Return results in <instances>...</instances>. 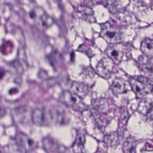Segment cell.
I'll return each instance as SVG.
<instances>
[{"instance_id":"1","label":"cell","mask_w":153,"mask_h":153,"mask_svg":"<svg viewBox=\"0 0 153 153\" xmlns=\"http://www.w3.org/2000/svg\"><path fill=\"white\" fill-rule=\"evenodd\" d=\"M130 84L131 89L138 97L153 94V78L136 76L131 78Z\"/></svg>"},{"instance_id":"7","label":"cell","mask_w":153,"mask_h":153,"mask_svg":"<svg viewBox=\"0 0 153 153\" xmlns=\"http://www.w3.org/2000/svg\"><path fill=\"white\" fill-rule=\"evenodd\" d=\"M138 61L139 67L145 76L153 78V58L141 55L139 58Z\"/></svg>"},{"instance_id":"22","label":"cell","mask_w":153,"mask_h":153,"mask_svg":"<svg viewBox=\"0 0 153 153\" xmlns=\"http://www.w3.org/2000/svg\"><path fill=\"white\" fill-rule=\"evenodd\" d=\"M78 51L87 54L89 57H91V56H93L92 55V52L91 50L88 47H87L86 45H85V44L82 45H80L79 47Z\"/></svg>"},{"instance_id":"18","label":"cell","mask_w":153,"mask_h":153,"mask_svg":"<svg viewBox=\"0 0 153 153\" xmlns=\"http://www.w3.org/2000/svg\"><path fill=\"white\" fill-rule=\"evenodd\" d=\"M54 24V20L50 16L47 14H42L39 17L37 22V25L40 27V28L46 30L51 27Z\"/></svg>"},{"instance_id":"12","label":"cell","mask_w":153,"mask_h":153,"mask_svg":"<svg viewBox=\"0 0 153 153\" xmlns=\"http://www.w3.org/2000/svg\"><path fill=\"white\" fill-rule=\"evenodd\" d=\"M77 11L79 15V16L84 20L91 23L95 22L94 11L88 6L81 5L77 8Z\"/></svg>"},{"instance_id":"3","label":"cell","mask_w":153,"mask_h":153,"mask_svg":"<svg viewBox=\"0 0 153 153\" xmlns=\"http://www.w3.org/2000/svg\"><path fill=\"white\" fill-rule=\"evenodd\" d=\"M61 101L65 104L71 106L73 109L79 111H84L87 110L88 107L83 101V98L71 91H65L62 93Z\"/></svg>"},{"instance_id":"20","label":"cell","mask_w":153,"mask_h":153,"mask_svg":"<svg viewBox=\"0 0 153 153\" xmlns=\"http://www.w3.org/2000/svg\"><path fill=\"white\" fill-rule=\"evenodd\" d=\"M137 141L134 137H130L127 138L123 145L124 153H136Z\"/></svg>"},{"instance_id":"16","label":"cell","mask_w":153,"mask_h":153,"mask_svg":"<svg viewBox=\"0 0 153 153\" xmlns=\"http://www.w3.org/2000/svg\"><path fill=\"white\" fill-rule=\"evenodd\" d=\"M143 55L149 58H153V39L146 38L141 43L140 47Z\"/></svg>"},{"instance_id":"17","label":"cell","mask_w":153,"mask_h":153,"mask_svg":"<svg viewBox=\"0 0 153 153\" xmlns=\"http://www.w3.org/2000/svg\"><path fill=\"white\" fill-rule=\"evenodd\" d=\"M85 142V137L83 133H79L77 135L75 142L72 146L75 153H83L84 145Z\"/></svg>"},{"instance_id":"9","label":"cell","mask_w":153,"mask_h":153,"mask_svg":"<svg viewBox=\"0 0 153 153\" xmlns=\"http://www.w3.org/2000/svg\"><path fill=\"white\" fill-rule=\"evenodd\" d=\"M111 88L115 95L125 94L131 89L130 82L120 78H117L113 81Z\"/></svg>"},{"instance_id":"10","label":"cell","mask_w":153,"mask_h":153,"mask_svg":"<svg viewBox=\"0 0 153 153\" xmlns=\"http://www.w3.org/2000/svg\"><path fill=\"white\" fill-rule=\"evenodd\" d=\"M43 146L48 151L57 153H64L65 147L59 144L58 141L51 137H46L43 140Z\"/></svg>"},{"instance_id":"13","label":"cell","mask_w":153,"mask_h":153,"mask_svg":"<svg viewBox=\"0 0 153 153\" xmlns=\"http://www.w3.org/2000/svg\"><path fill=\"white\" fill-rule=\"evenodd\" d=\"M137 111L150 118L153 114V102L148 99H143L139 104Z\"/></svg>"},{"instance_id":"11","label":"cell","mask_w":153,"mask_h":153,"mask_svg":"<svg viewBox=\"0 0 153 153\" xmlns=\"http://www.w3.org/2000/svg\"><path fill=\"white\" fill-rule=\"evenodd\" d=\"M16 140L19 148L24 151H28L32 149L35 146L33 140L23 133L18 134Z\"/></svg>"},{"instance_id":"15","label":"cell","mask_w":153,"mask_h":153,"mask_svg":"<svg viewBox=\"0 0 153 153\" xmlns=\"http://www.w3.org/2000/svg\"><path fill=\"white\" fill-rule=\"evenodd\" d=\"M92 103L94 109L99 112L105 113L109 110V104L104 98L94 99L92 101Z\"/></svg>"},{"instance_id":"19","label":"cell","mask_w":153,"mask_h":153,"mask_svg":"<svg viewBox=\"0 0 153 153\" xmlns=\"http://www.w3.org/2000/svg\"><path fill=\"white\" fill-rule=\"evenodd\" d=\"M118 19L126 24H131L136 22V19L133 14L124 10L115 14Z\"/></svg>"},{"instance_id":"2","label":"cell","mask_w":153,"mask_h":153,"mask_svg":"<svg viewBox=\"0 0 153 153\" xmlns=\"http://www.w3.org/2000/svg\"><path fill=\"white\" fill-rule=\"evenodd\" d=\"M100 34L107 43L111 45L120 44L122 40L120 29L109 21L101 25Z\"/></svg>"},{"instance_id":"24","label":"cell","mask_w":153,"mask_h":153,"mask_svg":"<svg viewBox=\"0 0 153 153\" xmlns=\"http://www.w3.org/2000/svg\"><path fill=\"white\" fill-rule=\"evenodd\" d=\"M150 119H152V120H153V114H152V116H151V117H150Z\"/></svg>"},{"instance_id":"21","label":"cell","mask_w":153,"mask_h":153,"mask_svg":"<svg viewBox=\"0 0 153 153\" xmlns=\"http://www.w3.org/2000/svg\"><path fill=\"white\" fill-rule=\"evenodd\" d=\"M104 141L108 146L112 147L116 146L120 141L119 135L116 131L111 132L105 137Z\"/></svg>"},{"instance_id":"5","label":"cell","mask_w":153,"mask_h":153,"mask_svg":"<svg viewBox=\"0 0 153 153\" xmlns=\"http://www.w3.org/2000/svg\"><path fill=\"white\" fill-rule=\"evenodd\" d=\"M48 113L52 122L61 125L66 124L68 122V117L65 110L62 107H54L48 111Z\"/></svg>"},{"instance_id":"14","label":"cell","mask_w":153,"mask_h":153,"mask_svg":"<svg viewBox=\"0 0 153 153\" xmlns=\"http://www.w3.org/2000/svg\"><path fill=\"white\" fill-rule=\"evenodd\" d=\"M71 92L83 98L87 94L88 90L85 84L78 81H74L71 87Z\"/></svg>"},{"instance_id":"6","label":"cell","mask_w":153,"mask_h":153,"mask_svg":"<svg viewBox=\"0 0 153 153\" xmlns=\"http://www.w3.org/2000/svg\"><path fill=\"white\" fill-rule=\"evenodd\" d=\"M48 112L46 110L41 108H36L33 110L32 114V120L37 126H46L49 124L50 120Z\"/></svg>"},{"instance_id":"8","label":"cell","mask_w":153,"mask_h":153,"mask_svg":"<svg viewBox=\"0 0 153 153\" xmlns=\"http://www.w3.org/2000/svg\"><path fill=\"white\" fill-rule=\"evenodd\" d=\"M119 44L111 45L105 50V53L108 58L117 64L121 62L124 56V52Z\"/></svg>"},{"instance_id":"23","label":"cell","mask_w":153,"mask_h":153,"mask_svg":"<svg viewBox=\"0 0 153 153\" xmlns=\"http://www.w3.org/2000/svg\"><path fill=\"white\" fill-rule=\"evenodd\" d=\"M145 150L146 151H153V146L149 143H147L145 145Z\"/></svg>"},{"instance_id":"4","label":"cell","mask_w":153,"mask_h":153,"mask_svg":"<svg viewBox=\"0 0 153 153\" xmlns=\"http://www.w3.org/2000/svg\"><path fill=\"white\" fill-rule=\"evenodd\" d=\"M114 63L110 58H102L97 65V73L103 78L109 79L113 72Z\"/></svg>"}]
</instances>
